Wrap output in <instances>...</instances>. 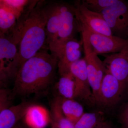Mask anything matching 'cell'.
Segmentation results:
<instances>
[{
    "mask_svg": "<svg viewBox=\"0 0 128 128\" xmlns=\"http://www.w3.org/2000/svg\"><path fill=\"white\" fill-rule=\"evenodd\" d=\"M96 128H115L106 121H104Z\"/></svg>",
    "mask_w": 128,
    "mask_h": 128,
    "instance_id": "obj_25",
    "label": "cell"
},
{
    "mask_svg": "<svg viewBox=\"0 0 128 128\" xmlns=\"http://www.w3.org/2000/svg\"><path fill=\"white\" fill-rule=\"evenodd\" d=\"M119 119L122 128H128V103L121 110Z\"/></svg>",
    "mask_w": 128,
    "mask_h": 128,
    "instance_id": "obj_24",
    "label": "cell"
},
{
    "mask_svg": "<svg viewBox=\"0 0 128 128\" xmlns=\"http://www.w3.org/2000/svg\"><path fill=\"white\" fill-rule=\"evenodd\" d=\"M103 63L106 71L126 87L128 76V46L119 52L105 56Z\"/></svg>",
    "mask_w": 128,
    "mask_h": 128,
    "instance_id": "obj_12",
    "label": "cell"
},
{
    "mask_svg": "<svg viewBox=\"0 0 128 128\" xmlns=\"http://www.w3.org/2000/svg\"><path fill=\"white\" fill-rule=\"evenodd\" d=\"M19 18L12 10L0 3V32L6 33L14 26Z\"/></svg>",
    "mask_w": 128,
    "mask_h": 128,
    "instance_id": "obj_19",
    "label": "cell"
},
{
    "mask_svg": "<svg viewBox=\"0 0 128 128\" xmlns=\"http://www.w3.org/2000/svg\"><path fill=\"white\" fill-rule=\"evenodd\" d=\"M14 40L0 32V84L1 88H7L9 80L16 76V62L18 48Z\"/></svg>",
    "mask_w": 128,
    "mask_h": 128,
    "instance_id": "obj_3",
    "label": "cell"
},
{
    "mask_svg": "<svg viewBox=\"0 0 128 128\" xmlns=\"http://www.w3.org/2000/svg\"><path fill=\"white\" fill-rule=\"evenodd\" d=\"M101 13L113 36L128 40V1L117 0Z\"/></svg>",
    "mask_w": 128,
    "mask_h": 128,
    "instance_id": "obj_4",
    "label": "cell"
},
{
    "mask_svg": "<svg viewBox=\"0 0 128 128\" xmlns=\"http://www.w3.org/2000/svg\"><path fill=\"white\" fill-rule=\"evenodd\" d=\"M52 128H57L56 127H55V126H53V125H52Z\"/></svg>",
    "mask_w": 128,
    "mask_h": 128,
    "instance_id": "obj_28",
    "label": "cell"
},
{
    "mask_svg": "<svg viewBox=\"0 0 128 128\" xmlns=\"http://www.w3.org/2000/svg\"><path fill=\"white\" fill-rule=\"evenodd\" d=\"M23 119L25 124L30 128H44L51 122L50 114L46 108L34 104L28 108Z\"/></svg>",
    "mask_w": 128,
    "mask_h": 128,
    "instance_id": "obj_15",
    "label": "cell"
},
{
    "mask_svg": "<svg viewBox=\"0 0 128 128\" xmlns=\"http://www.w3.org/2000/svg\"><path fill=\"white\" fill-rule=\"evenodd\" d=\"M48 4L33 2L22 20L14 30L13 40L18 44L16 74L24 62L43 48L46 41Z\"/></svg>",
    "mask_w": 128,
    "mask_h": 128,
    "instance_id": "obj_2",
    "label": "cell"
},
{
    "mask_svg": "<svg viewBox=\"0 0 128 128\" xmlns=\"http://www.w3.org/2000/svg\"><path fill=\"white\" fill-rule=\"evenodd\" d=\"M93 51L97 54L118 53L128 46V40L114 36H108L86 30H81Z\"/></svg>",
    "mask_w": 128,
    "mask_h": 128,
    "instance_id": "obj_9",
    "label": "cell"
},
{
    "mask_svg": "<svg viewBox=\"0 0 128 128\" xmlns=\"http://www.w3.org/2000/svg\"><path fill=\"white\" fill-rule=\"evenodd\" d=\"M14 128H28L26 125L25 126H23V125H21L19 124H18Z\"/></svg>",
    "mask_w": 128,
    "mask_h": 128,
    "instance_id": "obj_26",
    "label": "cell"
},
{
    "mask_svg": "<svg viewBox=\"0 0 128 128\" xmlns=\"http://www.w3.org/2000/svg\"><path fill=\"white\" fill-rule=\"evenodd\" d=\"M61 18L60 25L56 41L52 48L50 50L56 54L67 40L73 37L76 29L78 25L74 5L65 2H60Z\"/></svg>",
    "mask_w": 128,
    "mask_h": 128,
    "instance_id": "obj_8",
    "label": "cell"
},
{
    "mask_svg": "<svg viewBox=\"0 0 128 128\" xmlns=\"http://www.w3.org/2000/svg\"><path fill=\"white\" fill-rule=\"evenodd\" d=\"M104 120L101 112L84 113L74 124L75 128H96Z\"/></svg>",
    "mask_w": 128,
    "mask_h": 128,
    "instance_id": "obj_20",
    "label": "cell"
},
{
    "mask_svg": "<svg viewBox=\"0 0 128 128\" xmlns=\"http://www.w3.org/2000/svg\"><path fill=\"white\" fill-rule=\"evenodd\" d=\"M117 1V0H82L81 2L90 10L101 13L104 10Z\"/></svg>",
    "mask_w": 128,
    "mask_h": 128,
    "instance_id": "obj_21",
    "label": "cell"
},
{
    "mask_svg": "<svg viewBox=\"0 0 128 128\" xmlns=\"http://www.w3.org/2000/svg\"><path fill=\"white\" fill-rule=\"evenodd\" d=\"M58 58V70L60 76L70 73L72 65L81 56V44L74 38L67 40L56 54Z\"/></svg>",
    "mask_w": 128,
    "mask_h": 128,
    "instance_id": "obj_11",
    "label": "cell"
},
{
    "mask_svg": "<svg viewBox=\"0 0 128 128\" xmlns=\"http://www.w3.org/2000/svg\"><path fill=\"white\" fill-rule=\"evenodd\" d=\"M61 18L60 2L48 4V17L46 24V42L49 50L52 48L57 38Z\"/></svg>",
    "mask_w": 128,
    "mask_h": 128,
    "instance_id": "obj_14",
    "label": "cell"
},
{
    "mask_svg": "<svg viewBox=\"0 0 128 128\" xmlns=\"http://www.w3.org/2000/svg\"><path fill=\"white\" fill-rule=\"evenodd\" d=\"M128 88V78H127V81L126 82V88L127 89Z\"/></svg>",
    "mask_w": 128,
    "mask_h": 128,
    "instance_id": "obj_27",
    "label": "cell"
},
{
    "mask_svg": "<svg viewBox=\"0 0 128 128\" xmlns=\"http://www.w3.org/2000/svg\"><path fill=\"white\" fill-rule=\"evenodd\" d=\"M12 97L11 90L8 88H1L0 90V110L12 106Z\"/></svg>",
    "mask_w": 128,
    "mask_h": 128,
    "instance_id": "obj_23",
    "label": "cell"
},
{
    "mask_svg": "<svg viewBox=\"0 0 128 128\" xmlns=\"http://www.w3.org/2000/svg\"><path fill=\"white\" fill-rule=\"evenodd\" d=\"M58 60L55 54L43 48L24 62L16 74L11 90L13 99L48 94L55 80Z\"/></svg>",
    "mask_w": 128,
    "mask_h": 128,
    "instance_id": "obj_1",
    "label": "cell"
},
{
    "mask_svg": "<svg viewBox=\"0 0 128 128\" xmlns=\"http://www.w3.org/2000/svg\"><path fill=\"white\" fill-rule=\"evenodd\" d=\"M50 117L52 125L57 128H75L74 125L66 118L60 106V97H56L51 104Z\"/></svg>",
    "mask_w": 128,
    "mask_h": 128,
    "instance_id": "obj_17",
    "label": "cell"
},
{
    "mask_svg": "<svg viewBox=\"0 0 128 128\" xmlns=\"http://www.w3.org/2000/svg\"><path fill=\"white\" fill-rule=\"evenodd\" d=\"M126 87L110 73L106 71L101 84L98 105L111 108L120 102Z\"/></svg>",
    "mask_w": 128,
    "mask_h": 128,
    "instance_id": "obj_10",
    "label": "cell"
},
{
    "mask_svg": "<svg viewBox=\"0 0 128 128\" xmlns=\"http://www.w3.org/2000/svg\"><path fill=\"white\" fill-rule=\"evenodd\" d=\"M60 97L62 112L66 118L74 125L84 113L83 106L75 99Z\"/></svg>",
    "mask_w": 128,
    "mask_h": 128,
    "instance_id": "obj_16",
    "label": "cell"
},
{
    "mask_svg": "<svg viewBox=\"0 0 128 128\" xmlns=\"http://www.w3.org/2000/svg\"><path fill=\"white\" fill-rule=\"evenodd\" d=\"M127 92H128V88H127Z\"/></svg>",
    "mask_w": 128,
    "mask_h": 128,
    "instance_id": "obj_29",
    "label": "cell"
},
{
    "mask_svg": "<svg viewBox=\"0 0 128 128\" xmlns=\"http://www.w3.org/2000/svg\"><path fill=\"white\" fill-rule=\"evenodd\" d=\"M33 103L24 101L0 110V128H14L25 117L28 109Z\"/></svg>",
    "mask_w": 128,
    "mask_h": 128,
    "instance_id": "obj_13",
    "label": "cell"
},
{
    "mask_svg": "<svg viewBox=\"0 0 128 128\" xmlns=\"http://www.w3.org/2000/svg\"><path fill=\"white\" fill-rule=\"evenodd\" d=\"M70 72L74 79V99L82 101L90 106L96 105V98L88 80L84 58L80 59L73 63Z\"/></svg>",
    "mask_w": 128,
    "mask_h": 128,
    "instance_id": "obj_7",
    "label": "cell"
},
{
    "mask_svg": "<svg viewBox=\"0 0 128 128\" xmlns=\"http://www.w3.org/2000/svg\"><path fill=\"white\" fill-rule=\"evenodd\" d=\"M56 86L60 96L67 99H74V79L71 73L60 76Z\"/></svg>",
    "mask_w": 128,
    "mask_h": 128,
    "instance_id": "obj_18",
    "label": "cell"
},
{
    "mask_svg": "<svg viewBox=\"0 0 128 128\" xmlns=\"http://www.w3.org/2000/svg\"><path fill=\"white\" fill-rule=\"evenodd\" d=\"M82 36L86 70L88 80L98 105L99 100L100 89L106 68L98 55L93 51L86 38Z\"/></svg>",
    "mask_w": 128,
    "mask_h": 128,
    "instance_id": "obj_5",
    "label": "cell"
},
{
    "mask_svg": "<svg viewBox=\"0 0 128 128\" xmlns=\"http://www.w3.org/2000/svg\"><path fill=\"white\" fill-rule=\"evenodd\" d=\"M30 1L26 0H0V3L14 12L19 18Z\"/></svg>",
    "mask_w": 128,
    "mask_h": 128,
    "instance_id": "obj_22",
    "label": "cell"
},
{
    "mask_svg": "<svg viewBox=\"0 0 128 128\" xmlns=\"http://www.w3.org/2000/svg\"><path fill=\"white\" fill-rule=\"evenodd\" d=\"M74 5L79 30H86L108 36H113L111 29L101 13L90 10L81 1L75 2Z\"/></svg>",
    "mask_w": 128,
    "mask_h": 128,
    "instance_id": "obj_6",
    "label": "cell"
}]
</instances>
